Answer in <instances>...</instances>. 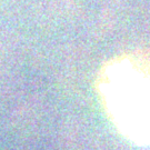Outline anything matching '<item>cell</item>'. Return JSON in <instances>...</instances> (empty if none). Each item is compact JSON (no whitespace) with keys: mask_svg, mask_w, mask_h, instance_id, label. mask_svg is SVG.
Masks as SVG:
<instances>
[{"mask_svg":"<svg viewBox=\"0 0 150 150\" xmlns=\"http://www.w3.org/2000/svg\"><path fill=\"white\" fill-rule=\"evenodd\" d=\"M98 100L125 139L150 148V50L117 54L100 67Z\"/></svg>","mask_w":150,"mask_h":150,"instance_id":"cell-1","label":"cell"}]
</instances>
